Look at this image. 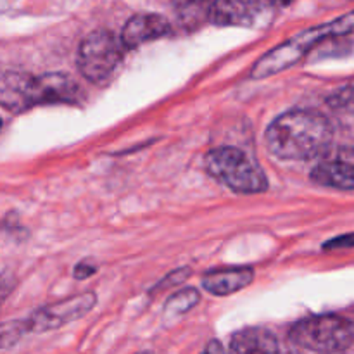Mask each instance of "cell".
I'll return each mask as SVG.
<instances>
[{"label":"cell","mask_w":354,"mask_h":354,"mask_svg":"<svg viewBox=\"0 0 354 354\" xmlns=\"http://www.w3.org/2000/svg\"><path fill=\"white\" fill-rule=\"evenodd\" d=\"M334 137L330 121L317 111L292 109L280 114L266 128L265 142L275 158L304 161L324 154Z\"/></svg>","instance_id":"1"},{"label":"cell","mask_w":354,"mask_h":354,"mask_svg":"<svg viewBox=\"0 0 354 354\" xmlns=\"http://www.w3.org/2000/svg\"><path fill=\"white\" fill-rule=\"evenodd\" d=\"M351 31H354V12L344 17H339V19L332 21L328 24H322V26L303 31V33L296 35L294 38L283 41L282 45L263 55L252 68L251 78L263 80L268 78V76L279 75L280 71H286L290 66L296 64L320 40L327 37H339V35L351 33Z\"/></svg>","instance_id":"2"},{"label":"cell","mask_w":354,"mask_h":354,"mask_svg":"<svg viewBox=\"0 0 354 354\" xmlns=\"http://www.w3.org/2000/svg\"><path fill=\"white\" fill-rule=\"evenodd\" d=\"M207 173L237 194H261L268 189L265 171L237 147H216L204 158Z\"/></svg>","instance_id":"3"},{"label":"cell","mask_w":354,"mask_h":354,"mask_svg":"<svg viewBox=\"0 0 354 354\" xmlns=\"http://www.w3.org/2000/svg\"><path fill=\"white\" fill-rule=\"evenodd\" d=\"M289 339L297 348L317 353H341L354 342V324L337 315H322L301 320L290 328Z\"/></svg>","instance_id":"4"},{"label":"cell","mask_w":354,"mask_h":354,"mask_svg":"<svg viewBox=\"0 0 354 354\" xmlns=\"http://www.w3.org/2000/svg\"><path fill=\"white\" fill-rule=\"evenodd\" d=\"M123 59V44L111 31H92L78 48V68L92 83H102L113 76Z\"/></svg>","instance_id":"5"},{"label":"cell","mask_w":354,"mask_h":354,"mask_svg":"<svg viewBox=\"0 0 354 354\" xmlns=\"http://www.w3.org/2000/svg\"><path fill=\"white\" fill-rule=\"evenodd\" d=\"M273 0H213L209 6L211 23L218 26H261L270 21Z\"/></svg>","instance_id":"6"},{"label":"cell","mask_w":354,"mask_h":354,"mask_svg":"<svg viewBox=\"0 0 354 354\" xmlns=\"http://www.w3.org/2000/svg\"><path fill=\"white\" fill-rule=\"evenodd\" d=\"M95 294L85 292L40 308V310L35 311L26 320L28 332H38V334H41V332L55 330V328L62 327V325L71 324V322L85 317L95 306Z\"/></svg>","instance_id":"7"},{"label":"cell","mask_w":354,"mask_h":354,"mask_svg":"<svg viewBox=\"0 0 354 354\" xmlns=\"http://www.w3.org/2000/svg\"><path fill=\"white\" fill-rule=\"evenodd\" d=\"M0 106L10 113H24L38 106V78L21 71L0 76Z\"/></svg>","instance_id":"8"},{"label":"cell","mask_w":354,"mask_h":354,"mask_svg":"<svg viewBox=\"0 0 354 354\" xmlns=\"http://www.w3.org/2000/svg\"><path fill=\"white\" fill-rule=\"evenodd\" d=\"M171 31L168 19L159 14H137L123 28L121 44L127 48H137L147 41L166 37Z\"/></svg>","instance_id":"9"},{"label":"cell","mask_w":354,"mask_h":354,"mask_svg":"<svg viewBox=\"0 0 354 354\" xmlns=\"http://www.w3.org/2000/svg\"><path fill=\"white\" fill-rule=\"evenodd\" d=\"M254 279V272L245 266L239 268H221L207 272L203 277V287L214 296H230L245 289Z\"/></svg>","instance_id":"10"},{"label":"cell","mask_w":354,"mask_h":354,"mask_svg":"<svg viewBox=\"0 0 354 354\" xmlns=\"http://www.w3.org/2000/svg\"><path fill=\"white\" fill-rule=\"evenodd\" d=\"M230 354H280V346L270 330L249 327L232 335Z\"/></svg>","instance_id":"11"},{"label":"cell","mask_w":354,"mask_h":354,"mask_svg":"<svg viewBox=\"0 0 354 354\" xmlns=\"http://www.w3.org/2000/svg\"><path fill=\"white\" fill-rule=\"evenodd\" d=\"M311 178L324 187L339 190H354V162L332 156L317 165L311 171Z\"/></svg>","instance_id":"12"},{"label":"cell","mask_w":354,"mask_h":354,"mask_svg":"<svg viewBox=\"0 0 354 354\" xmlns=\"http://www.w3.org/2000/svg\"><path fill=\"white\" fill-rule=\"evenodd\" d=\"M201 299V294L196 289H183L173 294L166 303V313L168 315H183L197 306Z\"/></svg>","instance_id":"13"},{"label":"cell","mask_w":354,"mask_h":354,"mask_svg":"<svg viewBox=\"0 0 354 354\" xmlns=\"http://www.w3.org/2000/svg\"><path fill=\"white\" fill-rule=\"evenodd\" d=\"M28 332L26 320H14L0 324V349L12 348Z\"/></svg>","instance_id":"14"},{"label":"cell","mask_w":354,"mask_h":354,"mask_svg":"<svg viewBox=\"0 0 354 354\" xmlns=\"http://www.w3.org/2000/svg\"><path fill=\"white\" fill-rule=\"evenodd\" d=\"M327 104L339 113L354 114V82L335 90L327 99Z\"/></svg>","instance_id":"15"},{"label":"cell","mask_w":354,"mask_h":354,"mask_svg":"<svg viewBox=\"0 0 354 354\" xmlns=\"http://www.w3.org/2000/svg\"><path fill=\"white\" fill-rule=\"evenodd\" d=\"M190 275V270L189 268H182V270H175V272L169 273L168 277H166L165 280H161V282L158 283V286L154 287V290L152 292H159V290H165V289H171L173 286H178V283H182L183 280L187 279V277Z\"/></svg>","instance_id":"16"},{"label":"cell","mask_w":354,"mask_h":354,"mask_svg":"<svg viewBox=\"0 0 354 354\" xmlns=\"http://www.w3.org/2000/svg\"><path fill=\"white\" fill-rule=\"evenodd\" d=\"M346 248H354V234L335 237L324 244V249H327V251H330V249H346Z\"/></svg>","instance_id":"17"},{"label":"cell","mask_w":354,"mask_h":354,"mask_svg":"<svg viewBox=\"0 0 354 354\" xmlns=\"http://www.w3.org/2000/svg\"><path fill=\"white\" fill-rule=\"evenodd\" d=\"M12 289L14 279L10 275H7V273H2V275H0V304H2L3 301H6V297L12 292Z\"/></svg>","instance_id":"18"},{"label":"cell","mask_w":354,"mask_h":354,"mask_svg":"<svg viewBox=\"0 0 354 354\" xmlns=\"http://www.w3.org/2000/svg\"><path fill=\"white\" fill-rule=\"evenodd\" d=\"M95 270H97V266L93 265V263L82 261L75 268V277L80 280H85V279H88V277H92L93 273H95Z\"/></svg>","instance_id":"19"},{"label":"cell","mask_w":354,"mask_h":354,"mask_svg":"<svg viewBox=\"0 0 354 354\" xmlns=\"http://www.w3.org/2000/svg\"><path fill=\"white\" fill-rule=\"evenodd\" d=\"M201 354H225V349L220 341H211L209 344L206 346V349H204Z\"/></svg>","instance_id":"20"},{"label":"cell","mask_w":354,"mask_h":354,"mask_svg":"<svg viewBox=\"0 0 354 354\" xmlns=\"http://www.w3.org/2000/svg\"><path fill=\"white\" fill-rule=\"evenodd\" d=\"M183 2H187V3H199V2H203V0H183Z\"/></svg>","instance_id":"21"},{"label":"cell","mask_w":354,"mask_h":354,"mask_svg":"<svg viewBox=\"0 0 354 354\" xmlns=\"http://www.w3.org/2000/svg\"><path fill=\"white\" fill-rule=\"evenodd\" d=\"M277 2H282V3H289L290 0H277Z\"/></svg>","instance_id":"22"},{"label":"cell","mask_w":354,"mask_h":354,"mask_svg":"<svg viewBox=\"0 0 354 354\" xmlns=\"http://www.w3.org/2000/svg\"><path fill=\"white\" fill-rule=\"evenodd\" d=\"M138 354H152V353H149V351H144V353H138Z\"/></svg>","instance_id":"23"},{"label":"cell","mask_w":354,"mask_h":354,"mask_svg":"<svg viewBox=\"0 0 354 354\" xmlns=\"http://www.w3.org/2000/svg\"><path fill=\"white\" fill-rule=\"evenodd\" d=\"M0 130H2V120H0Z\"/></svg>","instance_id":"24"}]
</instances>
